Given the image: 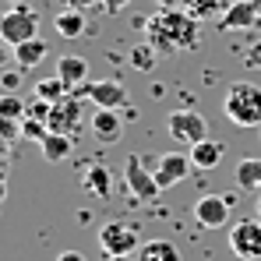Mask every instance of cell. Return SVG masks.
<instances>
[{
    "label": "cell",
    "instance_id": "cell-1",
    "mask_svg": "<svg viewBox=\"0 0 261 261\" xmlns=\"http://www.w3.org/2000/svg\"><path fill=\"white\" fill-rule=\"evenodd\" d=\"M145 39L159 53H176V49H194L201 43L198 36V18L184 7H159L152 18H145Z\"/></svg>",
    "mask_w": 261,
    "mask_h": 261
},
{
    "label": "cell",
    "instance_id": "cell-2",
    "mask_svg": "<svg viewBox=\"0 0 261 261\" xmlns=\"http://www.w3.org/2000/svg\"><path fill=\"white\" fill-rule=\"evenodd\" d=\"M222 113L237 127H261V85L233 82L226 99H222Z\"/></svg>",
    "mask_w": 261,
    "mask_h": 261
},
{
    "label": "cell",
    "instance_id": "cell-3",
    "mask_svg": "<svg viewBox=\"0 0 261 261\" xmlns=\"http://www.w3.org/2000/svg\"><path fill=\"white\" fill-rule=\"evenodd\" d=\"M36 36H39V11H32L29 4H14L11 11L0 14V43L18 46Z\"/></svg>",
    "mask_w": 261,
    "mask_h": 261
},
{
    "label": "cell",
    "instance_id": "cell-4",
    "mask_svg": "<svg viewBox=\"0 0 261 261\" xmlns=\"http://www.w3.org/2000/svg\"><path fill=\"white\" fill-rule=\"evenodd\" d=\"M99 247H102V254H134V251L141 247L138 226H130L124 219L102 222V226H99Z\"/></svg>",
    "mask_w": 261,
    "mask_h": 261
},
{
    "label": "cell",
    "instance_id": "cell-5",
    "mask_svg": "<svg viewBox=\"0 0 261 261\" xmlns=\"http://www.w3.org/2000/svg\"><path fill=\"white\" fill-rule=\"evenodd\" d=\"M229 247L244 261L261 258V219H240L229 226Z\"/></svg>",
    "mask_w": 261,
    "mask_h": 261
},
{
    "label": "cell",
    "instance_id": "cell-6",
    "mask_svg": "<svg viewBox=\"0 0 261 261\" xmlns=\"http://www.w3.org/2000/svg\"><path fill=\"white\" fill-rule=\"evenodd\" d=\"M124 184H127V191L134 194V201H138V205L155 201V194L163 191V187H159V180H155V173H148V170H145V163H141L138 155H130L127 166H124Z\"/></svg>",
    "mask_w": 261,
    "mask_h": 261
},
{
    "label": "cell",
    "instance_id": "cell-7",
    "mask_svg": "<svg viewBox=\"0 0 261 261\" xmlns=\"http://www.w3.org/2000/svg\"><path fill=\"white\" fill-rule=\"evenodd\" d=\"M170 138L180 145H198L208 138V124L198 110H176L170 113Z\"/></svg>",
    "mask_w": 261,
    "mask_h": 261
},
{
    "label": "cell",
    "instance_id": "cell-8",
    "mask_svg": "<svg viewBox=\"0 0 261 261\" xmlns=\"http://www.w3.org/2000/svg\"><path fill=\"white\" fill-rule=\"evenodd\" d=\"M49 130H57V134H78L82 127V102H78V92H67L60 102H53V110H49Z\"/></svg>",
    "mask_w": 261,
    "mask_h": 261
},
{
    "label": "cell",
    "instance_id": "cell-9",
    "mask_svg": "<svg viewBox=\"0 0 261 261\" xmlns=\"http://www.w3.org/2000/svg\"><path fill=\"white\" fill-rule=\"evenodd\" d=\"M261 25V0H233L229 11L219 18V32H244Z\"/></svg>",
    "mask_w": 261,
    "mask_h": 261
},
{
    "label": "cell",
    "instance_id": "cell-10",
    "mask_svg": "<svg viewBox=\"0 0 261 261\" xmlns=\"http://www.w3.org/2000/svg\"><path fill=\"white\" fill-rule=\"evenodd\" d=\"M229 205H233L229 194H205V198H198V201H194V219H198V226H205V229L226 226V222H229Z\"/></svg>",
    "mask_w": 261,
    "mask_h": 261
},
{
    "label": "cell",
    "instance_id": "cell-11",
    "mask_svg": "<svg viewBox=\"0 0 261 261\" xmlns=\"http://www.w3.org/2000/svg\"><path fill=\"white\" fill-rule=\"evenodd\" d=\"M78 92L95 102V110H124L127 106V88L120 82H85Z\"/></svg>",
    "mask_w": 261,
    "mask_h": 261
},
{
    "label": "cell",
    "instance_id": "cell-12",
    "mask_svg": "<svg viewBox=\"0 0 261 261\" xmlns=\"http://www.w3.org/2000/svg\"><path fill=\"white\" fill-rule=\"evenodd\" d=\"M191 166H194L191 155H184V152H163L159 163H155V180H159V187H163V191L176 187L180 180H187Z\"/></svg>",
    "mask_w": 261,
    "mask_h": 261
},
{
    "label": "cell",
    "instance_id": "cell-13",
    "mask_svg": "<svg viewBox=\"0 0 261 261\" xmlns=\"http://www.w3.org/2000/svg\"><path fill=\"white\" fill-rule=\"evenodd\" d=\"M92 134H95L102 145H117L120 134H124V117H120V110H95V113H92Z\"/></svg>",
    "mask_w": 261,
    "mask_h": 261
},
{
    "label": "cell",
    "instance_id": "cell-14",
    "mask_svg": "<svg viewBox=\"0 0 261 261\" xmlns=\"http://www.w3.org/2000/svg\"><path fill=\"white\" fill-rule=\"evenodd\" d=\"M57 78L67 85V92H78V88L88 82V60L85 57H74V53L60 57V60H57Z\"/></svg>",
    "mask_w": 261,
    "mask_h": 261
},
{
    "label": "cell",
    "instance_id": "cell-15",
    "mask_svg": "<svg viewBox=\"0 0 261 261\" xmlns=\"http://www.w3.org/2000/svg\"><path fill=\"white\" fill-rule=\"evenodd\" d=\"M14 49V64L21 67V71H32V67H39L46 60V53H49V46L36 36V39H25V43H18V46H11Z\"/></svg>",
    "mask_w": 261,
    "mask_h": 261
},
{
    "label": "cell",
    "instance_id": "cell-16",
    "mask_svg": "<svg viewBox=\"0 0 261 261\" xmlns=\"http://www.w3.org/2000/svg\"><path fill=\"white\" fill-rule=\"evenodd\" d=\"M53 29H57L64 39H78V36H85V29H88L85 11H78V7H64V11L53 18Z\"/></svg>",
    "mask_w": 261,
    "mask_h": 261
},
{
    "label": "cell",
    "instance_id": "cell-17",
    "mask_svg": "<svg viewBox=\"0 0 261 261\" xmlns=\"http://www.w3.org/2000/svg\"><path fill=\"white\" fill-rule=\"evenodd\" d=\"M222 145L212 141V138H205V141H198V145H191V163H194V170H216L219 163H222Z\"/></svg>",
    "mask_w": 261,
    "mask_h": 261
},
{
    "label": "cell",
    "instance_id": "cell-18",
    "mask_svg": "<svg viewBox=\"0 0 261 261\" xmlns=\"http://www.w3.org/2000/svg\"><path fill=\"white\" fill-rule=\"evenodd\" d=\"M39 148H43L46 163H64V159L71 155V148H74V138H71V134H57V130H49Z\"/></svg>",
    "mask_w": 261,
    "mask_h": 261
},
{
    "label": "cell",
    "instance_id": "cell-19",
    "mask_svg": "<svg viewBox=\"0 0 261 261\" xmlns=\"http://www.w3.org/2000/svg\"><path fill=\"white\" fill-rule=\"evenodd\" d=\"M82 184H85V191L92 194V198H106L110 194V170L102 166V163H88L85 173H82Z\"/></svg>",
    "mask_w": 261,
    "mask_h": 261
},
{
    "label": "cell",
    "instance_id": "cell-20",
    "mask_svg": "<svg viewBox=\"0 0 261 261\" xmlns=\"http://www.w3.org/2000/svg\"><path fill=\"white\" fill-rule=\"evenodd\" d=\"M138 261H184L170 240H145L138 247Z\"/></svg>",
    "mask_w": 261,
    "mask_h": 261
},
{
    "label": "cell",
    "instance_id": "cell-21",
    "mask_svg": "<svg viewBox=\"0 0 261 261\" xmlns=\"http://www.w3.org/2000/svg\"><path fill=\"white\" fill-rule=\"evenodd\" d=\"M155 57H159V49H155V46H152L148 39H145V43H138V46H134V49L127 53V64L134 67V71L148 74V71L155 67Z\"/></svg>",
    "mask_w": 261,
    "mask_h": 261
},
{
    "label": "cell",
    "instance_id": "cell-22",
    "mask_svg": "<svg viewBox=\"0 0 261 261\" xmlns=\"http://www.w3.org/2000/svg\"><path fill=\"white\" fill-rule=\"evenodd\" d=\"M0 117L25 120L29 117V99H21L18 92H0Z\"/></svg>",
    "mask_w": 261,
    "mask_h": 261
},
{
    "label": "cell",
    "instance_id": "cell-23",
    "mask_svg": "<svg viewBox=\"0 0 261 261\" xmlns=\"http://www.w3.org/2000/svg\"><path fill=\"white\" fill-rule=\"evenodd\" d=\"M229 4H233V0H194V4H191V14H194L198 21H212V18H222V14L229 11Z\"/></svg>",
    "mask_w": 261,
    "mask_h": 261
},
{
    "label": "cell",
    "instance_id": "cell-24",
    "mask_svg": "<svg viewBox=\"0 0 261 261\" xmlns=\"http://www.w3.org/2000/svg\"><path fill=\"white\" fill-rule=\"evenodd\" d=\"M237 184L240 187H261V159H240L237 163Z\"/></svg>",
    "mask_w": 261,
    "mask_h": 261
},
{
    "label": "cell",
    "instance_id": "cell-25",
    "mask_svg": "<svg viewBox=\"0 0 261 261\" xmlns=\"http://www.w3.org/2000/svg\"><path fill=\"white\" fill-rule=\"evenodd\" d=\"M36 95L46 99V102H60V99L67 95V85H64L60 78H43V82L36 85Z\"/></svg>",
    "mask_w": 261,
    "mask_h": 261
},
{
    "label": "cell",
    "instance_id": "cell-26",
    "mask_svg": "<svg viewBox=\"0 0 261 261\" xmlns=\"http://www.w3.org/2000/svg\"><path fill=\"white\" fill-rule=\"evenodd\" d=\"M46 134H49V124H46V120H39V117H25V120H21V138L43 145Z\"/></svg>",
    "mask_w": 261,
    "mask_h": 261
},
{
    "label": "cell",
    "instance_id": "cell-27",
    "mask_svg": "<svg viewBox=\"0 0 261 261\" xmlns=\"http://www.w3.org/2000/svg\"><path fill=\"white\" fill-rule=\"evenodd\" d=\"M247 71H261V39H254V43L244 49V60H240Z\"/></svg>",
    "mask_w": 261,
    "mask_h": 261
},
{
    "label": "cell",
    "instance_id": "cell-28",
    "mask_svg": "<svg viewBox=\"0 0 261 261\" xmlns=\"http://www.w3.org/2000/svg\"><path fill=\"white\" fill-rule=\"evenodd\" d=\"M18 134H21V120H11V117H0V141H7V145H11V141H14Z\"/></svg>",
    "mask_w": 261,
    "mask_h": 261
},
{
    "label": "cell",
    "instance_id": "cell-29",
    "mask_svg": "<svg viewBox=\"0 0 261 261\" xmlns=\"http://www.w3.org/2000/svg\"><path fill=\"white\" fill-rule=\"evenodd\" d=\"M0 88H4V92H18V88H21V67H18V71H4V74H0Z\"/></svg>",
    "mask_w": 261,
    "mask_h": 261
},
{
    "label": "cell",
    "instance_id": "cell-30",
    "mask_svg": "<svg viewBox=\"0 0 261 261\" xmlns=\"http://www.w3.org/2000/svg\"><path fill=\"white\" fill-rule=\"evenodd\" d=\"M49 110H53V102H46V99H32L29 102V117H39V120H49Z\"/></svg>",
    "mask_w": 261,
    "mask_h": 261
},
{
    "label": "cell",
    "instance_id": "cell-31",
    "mask_svg": "<svg viewBox=\"0 0 261 261\" xmlns=\"http://www.w3.org/2000/svg\"><path fill=\"white\" fill-rule=\"evenodd\" d=\"M127 4H134V0H99V7H102L106 14H120Z\"/></svg>",
    "mask_w": 261,
    "mask_h": 261
},
{
    "label": "cell",
    "instance_id": "cell-32",
    "mask_svg": "<svg viewBox=\"0 0 261 261\" xmlns=\"http://www.w3.org/2000/svg\"><path fill=\"white\" fill-rule=\"evenodd\" d=\"M159 7H184V11H191V4L194 0H155Z\"/></svg>",
    "mask_w": 261,
    "mask_h": 261
},
{
    "label": "cell",
    "instance_id": "cell-33",
    "mask_svg": "<svg viewBox=\"0 0 261 261\" xmlns=\"http://www.w3.org/2000/svg\"><path fill=\"white\" fill-rule=\"evenodd\" d=\"M57 261H85V254H82V251H60Z\"/></svg>",
    "mask_w": 261,
    "mask_h": 261
},
{
    "label": "cell",
    "instance_id": "cell-34",
    "mask_svg": "<svg viewBox=\"0 0 261 261\" xmlns=\"http://www.w3.org/2000/svg\"><path fill=\"white\" fill-rule=\"evenodd\" d=\"M67 7H78V11H88V7H95L99 0H64Z\"/></svg>",
    "mask_w": 261,
    "mask_h": 261
},
{
    "label": "cell",
    "instance_id": "cell-35",
    "mask_svg": "<svg viewBox=\"0 0 261 261\" xmlns=\"http://www.w3.org/2000/svg\"><path fill=\"white\" fill-rule=\"evenodd\" d=\"M102 261H134V258H130V254H106Z\"/></svg>",
    "mask_w": 261,
    "mask_h": 261
},
{
    "label": "cell",
    "instance_id": "cell-36",
    "mask_svg": "<svg viewBox=\"0 0 261 261\" xmlns=\"http://www.w3.org/2000/svg\"><path fill=\"white\" fill-rule=\"evenodd\" d=\"M4 194H7V176L0 173V201H4Z\"/></svg>",
    "mask_w": 261,
    "mask_h": 261
},
{
    "label": "cell",
    "instance_id": "cell-37",
    "mask_svg": "<svg viewBox=\"0 0 261 261\" xmlns=\"http://www.w3.org/2000/svg\"><path fill=\"white\" fill-rule=\"evenodd\" d=\"M258 219H261V198H258Z\"/></svg>",
    "mask_w": 261,
    "mask_h": 261
},
{
    "label": "cell",
    "instance_id": "cell-38",
    "mask_svg": "<svg viewBox=\"0 0 261 261\" xmlns=\"http://www.w3.org/2000/svg\"><path fill=\"white\" fill-rule=\"evenodd\" d=\"M11 4H25V0H11Z\"/></svg>",
    "mask_w": 261,
    "mask_h": 261
}]
</instances>
